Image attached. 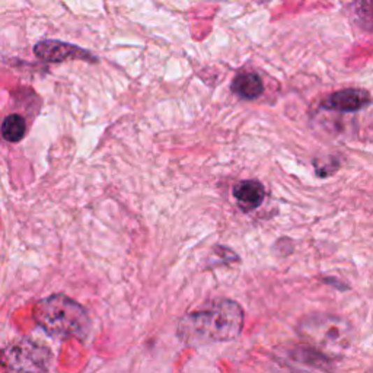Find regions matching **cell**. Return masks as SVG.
Masks as SVG:
<instances>
[{"label":"cell","mask_w":373,"mask_h":373,"mask_svg":"<svg viewBox=\"0 0 373 373\" xmlns=\"http://www.w3.org/2000/svg\"><path fill=\"white\" fill-rule=\"evenodd\" d=\"M52 363V350L27 337L0 351V369L3 373H48Z\"/></svg>","instance_id":"cell-4"},{"label":"cell","mask_w":373,"mask_h":373,"mask_svg":"<svg viewBox=\"0 0 373 373\" xmlns=\"http://www.w3.org/2000/svg\"><path fill=\"white\" fill-rule=\"evenodd\" d=\"M32 318L45 334L60 340H87L92 330L88 311L64 293L40 299L34 305Z\"/></svg>","instance_id":"cell-2"},{"label":"cell","mask_w":373,"mask_h":373,"mask_svg":"<svg viewBox=\"0 0 373 373\" xmlns=\"http://www.w3.org/2000/svg\"><path fill=\"white\" fill-rule=\"evenodd\" d=\"M367 373H373V369H372V370H370V372H367Z\"/></svg>","instance_id":"cell-10"},{"label":"cell","mask_w":373,"mask_h":373,"mask_svg":"<svg viewBox=\"0 0 373 373\" xmlns=\"http://www.w3.org/2000/svg\"><path fill=\"white\" fill-rule=\"evenodd\" d=\"M232 91L244 99H256L263 91L264 85L257 73H240L232 82Z\"/></svg>","instance_id":"cell-8"},{"label":"cell","mask_w":373,"mask_h":373,"mask_svg":"<svg viewBox=\"0 0 373 373\" xmlns=\"http://www.w3.org/2000/svg\"><path fill=\"white\" fill-rule=\"evenodd\" d=\"M25 133H27V124L21 115L10 114L3 120L2 136L8 142L10 143L21 142L24 139Z\"/></svg>","instance_id":"cell-9"},{"label":"cell","mask_w":373,"mask_h":373,"mask_svg":"<svg viewBox=\"0 0 373 373\" xmlns=\"http://www.w3.org/2000/svg\"><path fill=\"white\" fill-rule=\"evenodd\" d=\"M233 197L244 212L258 209L265 198L264 185L256 180H245L233 186Z\"/></svg>","instance_id":"cell-7"},{"label":"cell","mask_w":373,"mask_h":373,"mask_svg":"<svg viewBox=\"0 0 373 373\" xmlns=\"http://www.w3.org/2000/svg\"><path fill=\"white\" fill-rule=\"evenodd\" d=\"M34 53L36 56L44 61L48 63H61L66 60H88V61H96V59L87 52L76 45L56 41V40H47L38 43L34 47Z\"/></svg>","instance_id":"cell-5"},{"label":"cell","mask_w":373,"mask_h":373,"mask_svg":"<svg viewBox=\"0 0 373 373\" xmlns=\"http://www.w3.org/2000/svg\"><path fill=\"white\" fill-rule=\"evenodd\" d=\"M302 338L322 354L343 353L353 342V327L342 316L312 315L300 321L298 327Z\"/></svg>","instance_id":"cell-3"},{"label":"cell","mask_w":373,"mask_h":373,"mask_svg":"<svg viewBox=\"0 0 373 373\" xmlns=\"http://www.w3.org/2000/svg\"><path fill=\"white\" fill-rule=\"evenodd\" d=\"M244 327V311L231 299H217L207 307L186 314L178 324V337L186 346L233 342Z\"/></svg>","instance_id":"cell-1"},{"label":"cell","mask_w":373,"mask_h":373,"mask_svg":"<svg viewBox=\"0 0 373 373\" xmlns=\"http://www.w3.org/2000/svg\"><path fill=\"white\" fill-rule=\"evenodd\" d=\"M370 103V95L365 89L349 88L330 95L322 107L340 112H356L365 108Z\"/></svg>","instance_id":"cell-6"}]
</instances>
